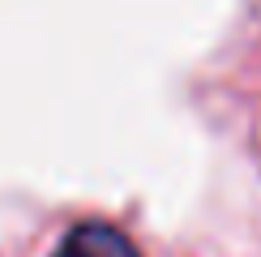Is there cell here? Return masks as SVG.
<instances>
[{
    "label": "cell",
    "instance_id": "cell-1",
    "mask_svg": "<svg viewBox=\"0 0 261 257\" xmlns=\"http://www.w3.org/2000/svg\"><path fill=\"white\" fill-rule=\"evenodd\" d=\"M51 257H141L137 244L112 223H77Z\"/></svg>",
    "mask_w": 261,
    "mask_h": 257
}]
</instances>
